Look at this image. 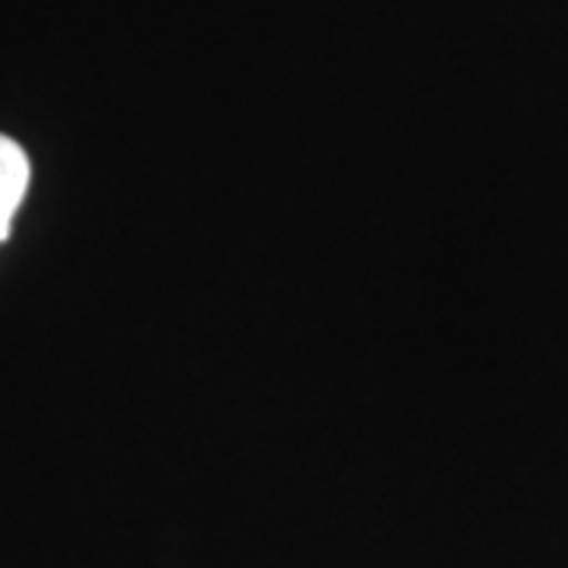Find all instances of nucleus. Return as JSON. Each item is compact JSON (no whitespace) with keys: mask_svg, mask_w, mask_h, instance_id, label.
Instances as JSON below:
<instances>
[{"mask_svg":"<svg viewBox=\"0 0 568 568\" xmlns=\"http://www.w3.org/2000/svg\"><path fill=\"white\" fill-rule=\"evenodd\" d=\"M26 186H29V159L20 142L0 133V244L10 234Z\"/></svg>","mask_w":568,"mask_h":568,"instance_id":"nucleus-1","label":"nucleus"}]
</instances>
